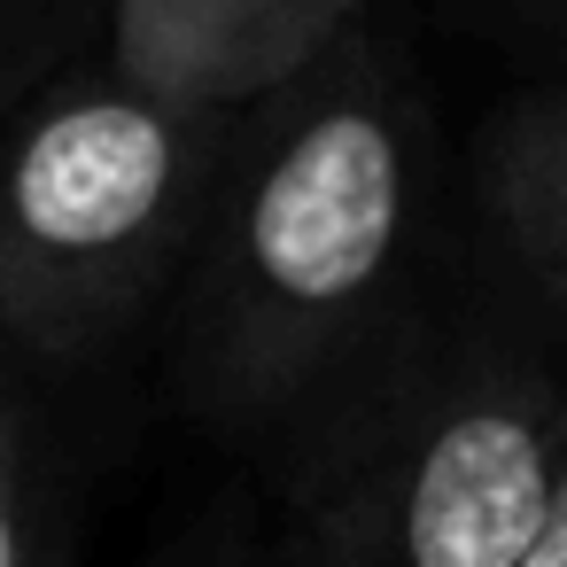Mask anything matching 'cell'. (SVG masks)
Segmentation results:
<instances>
[{
	"label": "cell",
	"mask_w": 567,
	"mask_h": 567,
	"mask_svg": "<svg viewBox=\"0 0 567 567\" xmlns=\"http://www.w3.org/2000/svg\"><path fill=\"white\" fill-rule=\"evenodd\" d=\"M420 241V102L373 32L234 110L179 280V389L210 427L311 420L404 311Z\"/></svg>",
	"instance_id": "obj_1"
},
{
	"label": "cell",
	"mask_w": 567,
	"mask_h": 567,
	"mask_svg": "<svg viewBox=\"0 0 567 567\" xmlns=\"http://www.w3.org/2000/svg\"><path fill=\"white\" fill-rule=\"evenodd\" d=\"M296 427L288 567H520L567 474V365L489 327H396Z\"/></svg>",
	"instance_id": "obj_2"
},
{
	"label": "cell",
	"mask_w": 567,
	"mask_h": 567,
	"mask_svg": "<svg viewBox=\"0 0 567 567\" xmlns=\"http://www.w3.org/2000/svg\"><path fill=\"white\" fill-rule=\"evenodd\" d=\"M234 110L79 71L32 94L0 141V342L94 365L179 280L203 241Z\"/></svg>",
	"instance_id": "obj_3"
},
{
	"label": "cell",
	"mask_w": 567,
	"mask_h": 567,
	"mask_svg": "<svg viewBox=\"0 0 567 567\" xmlns=\"http://www.w3.org/2000/svg\"><path fill=\"white\" fill-rule=\"evenodd\" d=\"M110 71L203 102L241 110L319 63L334 40L365 32V0H110Z\"/></svg>",
	"instance_id": "obj_4"
},
{
	"label": "cell",
	"mask_w": 567,
	"mask_h": 567,
	"mask_svg": "<svg viewBox=\"0 0 567 567\" xmlns=\"http://www.w3.org/2000/svg\"><path fill=\"white\" fill-rule=\"evenodd\" d=\"M474 187L497 249L567 334V79L505 102L482 125Z\"/></svg>",
	"instance_id": "obj_5"
},
{
	"label": "cell",
	"mask_w": 567,
	"mask_h": 567,
	"mask_svg": "<svg viewBox=\"0 0 567 567\" xmlns=\"http://www.w3.org/2000/svg\"><path fill=\"white\" fill-rule=\"evenodd\" d=\"M0 567H55V505L32 404L0 365Z\"/></svg>",
	"instance_id": "obj_6"
},
{
	"label": "cell",
	"mask_w": 567,
	"mask_h": 567,
	"mask_svg": "<svg viewBox=\"0 0 567 567\" xmlns=\"http://www.w3.org/2000/svg\"><path fill=\"white\" fill-rule=\"evenodd\" d=\"M48 63H55V32L32 24L24 0H0V102H17Z\"/></svg>",
	"instance_id": "obj_7"
},
{
	"label": "cell",
	"mask_w": 567,
	"mask_h": 567,
	"mask_svg": "<svg viewBox=\"0 0 567 567\" xmlns=\"http://www.w3.org/2000/svg\"><path fill=\"white\" fill-rule=\"evenodd\" d=\"M520 567H567V474H559V497H551V513H544V528H536Z\"/></svg>",
	"instance_id": "obj_8"
},
{
	"label": "cell",
	"mask_w": 567,
	"mask_h": 567,
	"mask_svg": "<svg viewBox=\"0 0 567 567\" xmlns=\"http://www.w3.org/2000/svg\"><path fill=\"white\" fill-rule=\"evenodd\" d=\"M24 9H32V24H40V32H55V40H63V32H71L79 17L110 9V0H24Z\"/></svg>",
	"instance_id": "obj_9"
}]
</instances>
